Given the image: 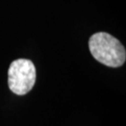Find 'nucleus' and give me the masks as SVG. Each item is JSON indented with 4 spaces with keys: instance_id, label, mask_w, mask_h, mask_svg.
I'll return each instance as SVG.
<instances>
[{
    "instance_id": "nucleus-2",
    "label": "nucleus",
    "mask_w": 126,
    "mask_h": 126,
    "mask_svg": "<svg viewBox=\"0 0 126 126\" xmlns=\"http://www.w3.org/2000/svg\"><path fill=\"white\" fill-rule=\"evenodd\" d=\"M9 87L15 94L23 95L33 89L36 82V67L28 59H17L9 68Z\"/></svg>"
},
{
    "instance_id": "nucleus-1",
    "label": "nucleus",
    "mask_w": 126,
    "mask_h": 126,
    "mask_svg": "<svg viewBox=\"0 0 126 126\" xmlns=\"http://www.w3.org/2000/svg\"><path fill=\"white\" fill-rule=\"evenodd\" d=\"M89 49L94 58L109 67H119L126 59L125 48L108 33H96L90 37Z\"/></svg>"
}]
</instances>
